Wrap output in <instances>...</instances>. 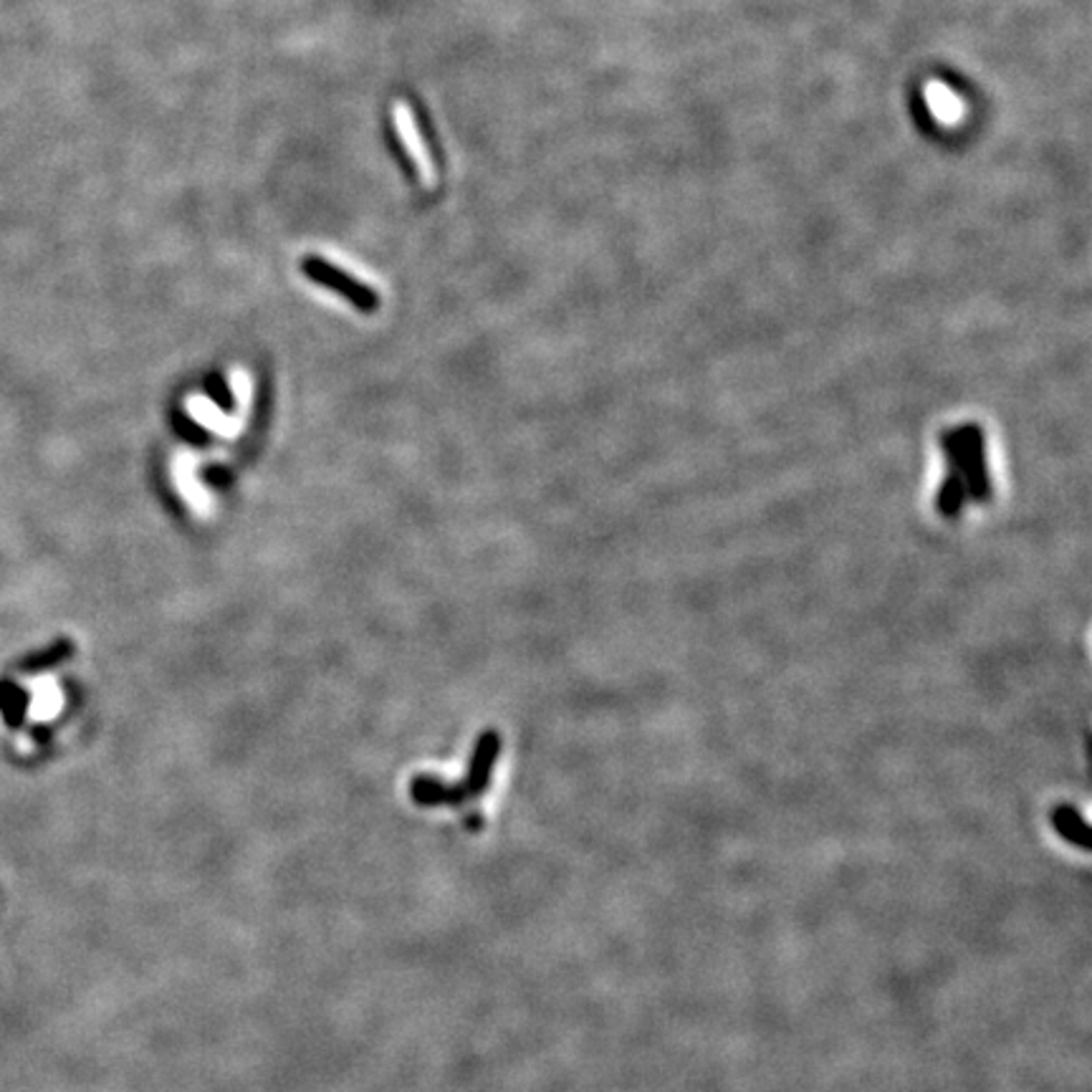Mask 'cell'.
Here are the masks:
<instances>
[{"mask_svg": "<svg viewBox=\"0 0 1092 1092\" xmlns=\"http://www.w3.org/2000/svg\"><path fill=\"white\" fill-rule=\"evenodd\" d=\"M958 430L961 445H964V465H961V478L966 483V493L974 503L992 501L994 486L986 465V438L979 423H964Z\"/></svg>", "mask_w": 1092, "mask_h": 1092, "instance_id": "obj_1", "label": "cell"}, {"mask_svg": "<svg viewBox=\"0 0 1092 1092\" xmlns=\"http://www.w3.org/2000/svg\"><path fill=\"white\" fill-rule=\"evenodd\" d=\"M301 271L319 286H324L329 291L345 296L349 304L355 306V309H359V311H364V314H374V311L380 309V296L374 294L370 286H364L362 281H357V278H352V276L345 274V271H339V268H335L332 264H326L322 258H306V261H301Z\"/></svg>", "mask_w": 1092, "mask_h": 1092, "instance_id": "obj_2", "label": "cell"}, {"mask_svg": "<svg viewBox=\"0 0 1092 1092\" xmlns=\"http://www.w3.org/2000/svg\"><path fill=\"white\" fill-rule=\"evenodd\" d=\"M393 122L394 132H397V137H400V145H403V149L407 152V158L413 159V165L415 170H417L420 180H423V185L430 190V187H435V182H438V170H435L433 155H430V149L425 145L420 129H417V119H415L413 109H410V104H407L405 99H397V101H394Z\"/></svg>", "mask_w": 1092, "mask_h": 1092, "instance_id": "obj_3", "label": "cell"}, {"mask_svg": "<svg viewBox=\"0 0 1092 1092\" xmlns=\"http://www.w3.org/2000/svg\"><path fill=\"white\" fill-rule=\"evenodd\" d=\"M501 754V736L496 731H486L478 738V744L473 748L471 767H468V777H465V794H481L491 781L493 767L496 758Z\"/></svg>", "mask_w": 1092, "mask_h": 1092, "instance_id": "obj_4", "label": "cell"}, {"mask_svg": "<svg viewBox=\"0 0 1092 1092\" xmlns=\"http://www.w3.org/2000/svg\"><path fill=\"white\" fill-rule=\"evenodd\" d=\"M1050 825L1054 827V832L1063 837L1064 842H1070V845L1083 850V852H1090V825L1073 804H1057L1052 809V815H1050Z\"/></svg>", "mask_w": 1092, "mask_h": 1092, "instance_id": "obj_5", "label": "cell"}, {"mask_svg": "<svg viewBox=\"0 0 1092 1092\" xmlns=\"http://www.w3.org/2000/svg\"><path fill=\"white\" fill-rule=\"evenodd\" d=\"M413 799L417 802V804H425V807H433V804H451V802H458V799L465 797V789L463 787H451V784H445V781H440V779L435 777H417L413 781Z\"/></svg>", "mask_w": 1092, "mask_h": 1092, "instance_id": "obj_6", "label": "cell"}, {"mask_svg": "<svg viewBox=\"0 0 1092 1092\" xmlns=\"http://www.w3.org/2000/svg\"><path fill=\"white\" fill-rule=\"evenodd\" d=\"M969 493H966V483L958 473H945V478L941 481L938 496H935V511L944 519H956L958 513L964 511Z\"/></svg>", "mask_w": 1092, "mask_h": 1092, "instance_id": "obj_7", "label": "cell"}, {"mask_svg": "<svg viewBox=\"0 0 1092 1092\" xmlns=\"http://www.w3.org/2000/svg\"><path fill=\"white\" fill-rule=\"evenodd\" d=\"M928 109L933 112L935 119H941L944 124H954L964 112L961 99L956 97L954 91L948 89L945 84H931L928 87Z\"/></svg>", "mask_w": 1092, "mask_h": 1092, "instance_id": "obj_8", "label": "cell"}, {"mask_svg": "<svg viewBox=\"0 0 1092 1092\" xmlns=\"http://www.w3.org/2000/svg\"><path fill=\"white\" fill-rule=\"evenodd\" d=\"M172 423H175V433H178L185 443L195 445V448H203V445H207L213 440V435L207 433L203 425H197L190 415L175 413L172 415Z\"/></svg>", "mask_w": 1092, "mask_h": 1092, "instance_id": "obj_9", "label": "cell"}, {"mask_svg": "<svg viewBox=\"0 0 1092 1092\" xmlns=\"http://www.w3.org/2000/svg\"><path fill=\"white\" fill-rule=\"evenodd\" d=\"M941 453H944L948 473H958V476H961L964 445H961V438H958V430H956V428H945L944 433H941Z\"/></svg>", "mask_w": 1092, "mask_h": 1092, "instance_id": "obj_10", "label": "cell"}, {"mask_svg": "<svg viewBox=\"0 0 1092 1092\" xmlns=\"http://www.w3.org/2000/svg\"><path fill=\"white\" fill-rule=\"evenodd\" d=\"M205 393H207V397L213 400V405H216V407H220L223 413H233V410H236V394H233L230 384H228L223 377L210 374V377L205 380Z\"/></svg>", "mask_w": 1092, "mask_h": 1092, "instance_id": "obj_11", "label": "cell"}, {"mask_svg": "<svg viewBox=\"0 0 1092 1092\" xmlns=\"http://www.w3.org/2000/svg\"><path fill=\"white\" fill-rule=\"evenodd\" d=\"M203 481H205L210 488L223 491V488H228V486H230L233 476H230V471H228V468H223V465H210V468H205V471H203Z\"/></svg>", "mask_w": 1092, "mask_h": 1092, "instance_id": "obj_12", "label": "cell"}]
</instances>
